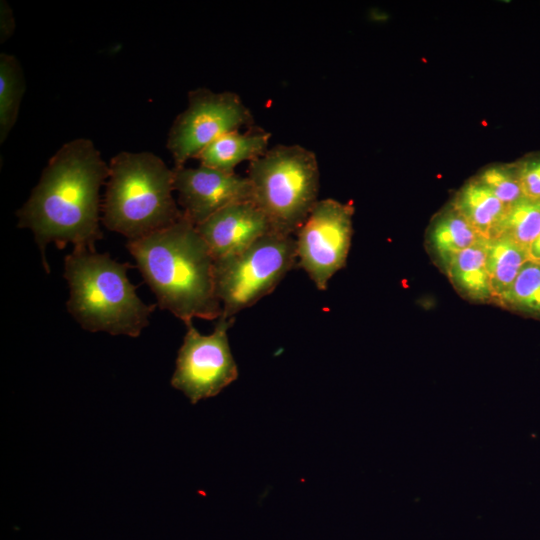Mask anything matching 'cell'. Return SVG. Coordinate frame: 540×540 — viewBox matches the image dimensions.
Instances as JSON below:
<instances>
[{
    "instance_id": "6da1fadb",
    "label": "cell",
    "mask_w": 540,
    "mask_h": 540,
    "mask_svg": "<svg viewBox=\"0 0 540 540\" xmlns=\"http://www.w3.org/2000/svg\"><path fill=\"white\" fill-rule=\"evenodd\" d=\"M109 176L107 164L94 143L77 138L63 144L49 159L30 197L17 211L18 226L30 229L49 272L45 249L95 250L102 238L99 191Z\"/></svg>"
},
{
    "instance_id": "7a4b0ae2",
    "label": "cell",
    "mask_w": 540,
    "mask_h": 540,
    "mask_svg": "<svg viewBox=\"0 0 540 540\" xmlns=\"http://www.w3.org/2000/svg\"><path fill=\"white\" fill-rule=\"evenodd\" d=\"M126 247L162 310L185 324L193 318L221 317L215 260L196 226L184 215L167 228L128 240Z\"/></svg>"
},
{
    "instance_id": "3957f363",
    "label": "cell",
    "mask_w": 540,
    "mask_h": 540,
    "mask_svg": "<svg viewBox=\"0 0 540 540\" xmlns=\"http://www.w3.org/2000/svg\"><path fill=\"white\" fill-rule=\"evenodd\" d=\"M130 267L90 249H73L65 257L67 309L83 329L138 337L149 325L156 305L138 297L127 277Z\"/></svg>"
},
{
    "instance_id": "277c9868",
    "label": "cell",
    "mask_w": 540,
    "mask_h": 540,
    "mask_svg": "<svg viewBox=\"0 0 540 540\" xmlns=\"http://www.w3.org/2000/svg\"><path fill=\"white\" fill-rule=\"evenodd\" d=\"M173 191V169L159 156L122 151L109 163L102 222L128 240L167 228L183 216Z\"/></svg>"
},
{
    "instance_id": "5b68a950",
    "label": "cell",
    "mask_w": 540,
    "mask_h": 540,
    "mask_svg": "<svg viewBox=\"0 0 540 540\" xmlns=\"http://www.w3.org/2000/svg\"><path fill=\"white\" fill-rule=\"evenodd\" d=\"M255 204L273 230L296 235L318 200L315 153L301 145H276L250 162L247 176Z\"/></svg>"
},
{
    "instance_id": "8992f818",
    "label": "cell",
    "mask_w": 540,
    "mask_h": 540,
    "mask_svg": "<svg viewBox=\"0 0 540 540\" xmlns=\"http://www.w3.org/2000/svg\"><path fill=\"white\" fill-rule=\"evenodd\" d=\"M295 264V237L277 232L215 260V287L222 305L221 316L232 318L269 295Z\"/></svg>"
},
{
    "instance_id": "52a82bcc",
    "label": "cell",
    "mask_w": 540,
    "mask_h": 540,
    "mask_svg": "<svg viewBox=\"0 0 540 540\" xmlns=\"http://www.w3.org/2000/svg\"><path fill=\"white\" fill-rule=\"evenodd\" d=\"M252 122V114L236 93L207 88L190 91L187 108L175 118L168 133L166 146L174 167L185 166L217 138Z\"/></svg>"
},
{
    "instance_id": "ba28073f",
    "label": "cell",
    "mask_w": 540,
    "mask_h": 540,
    "mask_svg": "<svg viewBox=\"0 0 540 540\" xmlns=\"http://www.w3.org/2000/svg\"><path fill=\"white\" fill-rule=\"evenodd\" d=\"M234 321V317L221 316L209 335H202L192 322L186 323L171 386L183 392L192 404L218 395L238 378L227 334Z\"/></svg>"
},
{
    "instance_id": "9c48e42d",
    "label": "cell",
    "mask_w": 540,
    "mask_h": 540,
    "mask_svg": "<svg viewBox=\"0 0 540 540\" xmlns=\"http://www.w3.org/2000/svg\"><path fill=\"white\" fill-rule=\"evenodd\" d=\"M353 206L328 198L319 200L296 233L297 265L325 291L347 260L353 233Z\"/></svg>"
},
{
    "instance_id": "30bf717a",
    "label": "cell",
    "mask_w": 540,
    "mask_h": 540,
    "mask_svg": "<svg viewBox=\"0 0 540 540\" xmlns=\"http://www.w3.org/2000/svg\"><path fill=\"white\" fill-rule=\"evenodd\" d=\"M174 191L183 215L195 226L231 204L253 200L247 177L203 165L174 167Z\"/></svg>"
},
{
    "instance_id": "8fae6325",
    "label": "cell",
    "mask_w": 540,
    "mask_h": 540,
    "mask_svg": "<svg viewBox=\"0 0 540 540\" xmlns=\"http://www.w3.org/2000/svg\"><path fill=\"white\" fill-rule=\"evenodd\" d=\"M196 228L214 260L237 253L261 237L275 232L253 200L226 206Z\"/></svg>"
},
{
    "instance_id": "7c38bea8",
    "label": "cell",
    "mask_w": 540,
    "mask_h": 540,
    "mask_svg": "<svg viewBox=\"0 0 540 540\" xmlns=\"http://www.w3.org/2000/svg\"><path fill=\"white\" fill-rule=\"evenodd\" d=\"M270 138L269 132L259 128L232 131L209 144L197 159L200 165L232 174L242 162H252L266 153Z\"/></svg>"
},
{
    "instance_id": "4fadbf2b",
    "label": "cell",
    "mask_w": 540,
    "mask_h": 540,
    "mask_svg": "<svg viewBox=\"0 0 540 540\" xmlns=\"http://www.w3.org/2000/svg\"><path fill=\"white\" fill-rule=\"evenodd\" d=\"M451 205L486 240L498 235L510 210L477 178L459 190Z\"/></svg>"
},
{
    "instance_id": "5bb4252c",
    "label": "cell",
    "mask_w": 540,
    "mask_h": 540,
    "mask_svg": "<svg viewBox=\"0 0 540 540\" xmlns=\"http://www.w3.org/2000/svg\"><path fill=\"white\" fill-rule=\"evenodd\" d=\"M487 245L488 240L481 238L455 255L445 269L455 289L473 301H494L487 271Z\"/></svg>"
},
{
    "instance_id": "9a60e30c",
    "label": "cell",
    "mask_w": 540,
    "mask_h": 540,
    "mask_svg": "<svg viewBox=\"0 0 540 540\" xmlns=\"http://www.w3.org/2000/svg\"><path fill=\"white\" fill-rule=\"evenodd\" d=\"M482 237L469 222L450 205L432 222L428 234L430 252L446 269L451 259Z\"/></svg>"
},
{
    "instance_id": "2e32d148",
    "label": "cell",
    "mask_w": 540,
    "mask_h": 540,
    "mask_svg": "<svg viewBox=\"0 0 540 540\" xmlns=\"http://www.w3.org/2000/svg\"><path fill=\"white\" fill-rule=\"evenodd\" d=\"M528 260V251L504 235L488 240L487 271L494 301L511 286Z\"/></svg>"
},
{
    "instance_id": "e0dca14e",
    "label": "cell",
    "mask_w": 540,
    "mask_h": 540,
    "mask_svg": "<svg viewBox=\"0 0 540 540\" xmlns=\"http://www.w3.org/2000/svg\"><path fill=\"white\" fill-rule=\"evenodd\" d=\"M25 78L19 60L11 54H0V142L14 127L25 92Z\"/></svg>"
},
{
    "instance_id": "ac0fdd59",
    "label": "cell",
    "mask_w": 540,
    "mask_h": 540,
    "mask_svg": "<svg viewBox=\"0 0 540 540\" xmlns=\"http://www.w3.org/2000/svg\"><path fill=\"white\" fill-rule=\"evenodd\" d=\"M496 303L507 309L540 316V262L528 259Z\"/></svg>"
},
{
    "instance_id": "d6986e66",
    "label": "cell",
    "mask_w": 540,
    "mask_h": 540,
    "mask_svg": "<svg viewBox=\"0 0 540 540\" xmlns=\"http://www.w3.org/2000/svg\"><path fill=\"white\" fill-rule=\"evenodd\" d=\"M539 233L540 202L526 199L509 210L498 235L510 238L528 251Z\"/></svg>"
},
{
    "instance_id": "ffe728a7",
    "label": "cell",
    "mask_w": 540,
    "mask_h": 540,
    "mask_svg": "<svg viewBox=\"0 0 540 540\" xmlns=\"http://www.w3.org/2000/svg\"><path fill=\"white\" fill-rule=\"evenodd\" d=\"M477 179L509 209L526 200L521 189L517 167L491 166L481 172Z\"/></svg>"
},
{
    "instance_id": "44dd1931",
    "label": "cell",
    "mask_w": 540,
    "mask_h": 540,
    "mask_svg": "<svg viewBox=\"0 0 540 540\" xmlns=\"http://www.w3.org/2000/svg\"><path fill=\"white\" fill-rule=\"evenodd\" d=\"M517 172L525 199L540 202V160L521 164Z\"/></svg>"
},
{
    "instance_id": "7402d4cb",
    "label": "cell",
    "mask_w": 540,
    "mask_h": 540,
    "mask_svg": "<svg viewBox=\"0 0 540 540\" xmlns=\"http://www.w3.org/2000/svg\"><path fill=\"white\" fill-rule=\"evenodd\" d=\"M15 29V20L12 9L5 0L0 3V40L6 41L10 38Z\"/></svg>"
},
{
    "instance_id": "603a6c76",
    "label": "cell",
    "mask_w": 540,
    "mask_h": 540,
    "mask_svg": "<svg viewBox=\"0 0 540 540\" xmlns=\"http://www.w3.org/2000/svg\"><path fill=\"white\" fill-rule=\"evenodd\" d=\"M528 259L540 262V233L528 248Z\"/></svg>"
}]
</instances>
